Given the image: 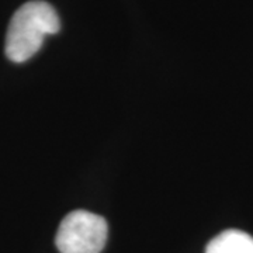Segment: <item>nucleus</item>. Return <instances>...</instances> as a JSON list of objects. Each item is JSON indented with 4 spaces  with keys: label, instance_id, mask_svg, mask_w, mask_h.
<instances>
[{
    "label": "nucleus",
    "instance_id": "f257e3e1",
    "mask_svg": "<svg viewBox=\"0 0 253 253\" xmlns=\"http://www.w3.org/2000/svg\"><path fill=\"white\" fill-rule=\"evenodd\" d=\"M61 21L46 1L33 0L23 4L10 20L4 51L10 61L23 63L40 51L46 36L58 33Z\"/></svg>",
    "mask_w": 253,
    "mask_h": 253
},
{
    "label": "nucleus",
    "instance_id": "7ed1b4c3",
    "mask_svg": "<svg viewBox=\"0 0 253 253\" xmlns=\"http://www.w3.org/2000/svg\"><path fill=\"white\" fill-rule=\"evenodd\" d=\"M206 253H253V238L238 229H228L210 241Z\"/></svg>",
    "mask_w": 253,
    "mask_h": 253
},
{
    "label": "nucleus",
    "instance_id": "f03ea898",
    "mask_svg": "<svg viewBox=\"0 0 253 253\" xmlns=\"http://www.w3.org/2000/svg\"><path fill=\"white\" fill-rule=\"evenodd\" d=\"M109 226L103 217L78 210L63 218L55 244L61 253H100L107 242Z\"/></svg>",
    "mask_w": 253,
    "mask_h": 253
}]
</instances>
